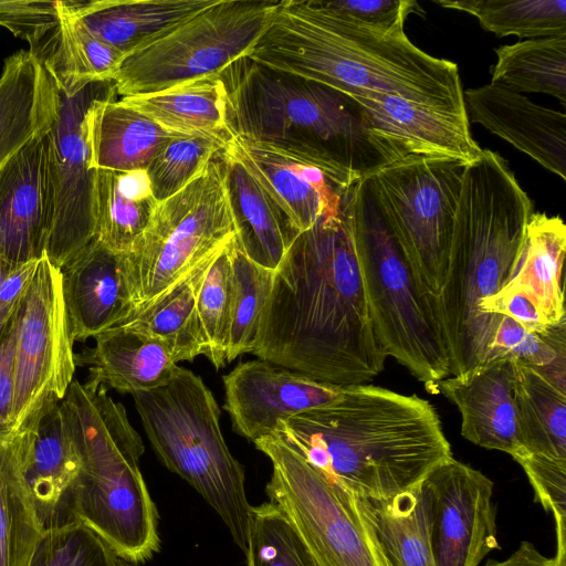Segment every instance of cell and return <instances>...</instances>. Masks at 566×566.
Segmentation results:
<instances>
[{"instance_id": "10", "label": "cell", "mask_w": 566, "mask_h": 566, "mask_svg": "<svg viewBox=\"0 0 566 566\" xmlns=\"http://www.w3.org/2000/svg\"><path fill=\"white\" fill-rule=\"evenodd\" d=\"M280 4L269 0H218L125 55L112 77L116 94H151L224 73L250 55Z\"/></svg>"}, {"instance_id": "30", "label": "cell", "mask_w": 566, "mask_h": 566, "mask_svg": "<svg viewBox=\"0 0 566 566\" xmlns=\"http://www.w3.org/2000/svg\"><path fill=\"white\" fill-rule=\"evenodd\" d=\"M566 226L559 216L533 212L512 276L504 287L528 296L548 325L565 318L563 263Z\"/></svg>"}, {"instance_id": "33", "label": "cell", "mask_w": 566, "mask_h": 566, "mask_svg": "<svg viewBox=\"0 0 566 566\" xmlns=\"http://www.w3.org/2000/svg\"><path fill=\"white\" fill-rule=\"evenodd\" d=\"M359 503L388 566H436L420 485L390 499H359Z\"/></svg>"}, {"instance_id": "27", "label": "cell", "mask_w": 566, "mask_h": 566, "mask_svg": "<svg viewBox=\"0 0 566 566\" xmlns=\"http://www.w3.org/2000/svg\"><path fill=\"white\" fill-rule=\"evenodd\" d=\"M224 180L235 223V243L254 263L275 271L300 234L252 175L221 150Z\"/></svg>"}, {"instance_id": "41", "label": "cell", "mask_w": 566, "mask_h": 566, "mask_svg": "<svg viewBox=\"0 0 566 566\" xmlns=\"http://www.w3.org/2000/svg\"><path fill=\"white\" fill-rule=\"evenodd\" d=\"M230 243L208 262L196 292V308L205 343L203 356L216 369L227 364L231 307Z\"/></svg>"}, {"instance_id": "13", "label": "cell", "mask_w": 566, "mask_h": 566, "mask_svg": "<svg viewBox=\"0 0 566 566\" xmlns=\"http://www.w3.org/2000/svg\"><path fill=\"white\" fill-rule=\"evenodd\" d=\"M62 272L46 253L36 262L21 304L14 350L12 433L31 429L65 397L75 371Z\"/></svg>"}, {"instance_id": "9", "label": "cell", "mask_w": 566, "mask_h": 566, "mask_svg": "<svg viewBox=\"0 0 566 566\" xmlns=\"http://www.w3.org/2000/svg\"><path fill=\"white\" fill-rule=\"evenodd\" d=\"M220 153L184 189L158 202L138 245L124 254L135 314L235 237Z\"/></svg>"}, {"instance_id": "25", "label": "cell", "mask_w": 566, "mask_h": 566, "mask_svg": "<svg viewBox=\"0 0 566 566\" xmlns=\"http://www.w3.org/2000/svg\"><path fill=\"white\" fill-rule=\"evenodd\" d=\"M88 369L92 386L122 394L151 390L169 382L179 366L161 342L116 326L95 337V345L74 355Z\"/></svg>"}, {"instance_id": "44", "label": "cell", "mask_w": 566, "mask_h": 566, "mask_svg": "<svg viewBox=\"0 0 566 566\" xmlns=\"http://www.w3.org/2000/svg\"><path fill=\"white\" fill-rule=\"evenodd\" d=\"M114 551L76 521L43 532L29 566H117Z\"/></svg>"}, {"instance_id": "43", "label": "cell", "mask_w": 566, "mask_h": 566, "mask_svg": "<svg viewBox=\"0 0 566 566\" xmlns=\"http://www.w3.org/2000/svg\"><path fill=\"white\" fill-rule=\"evenodd\" d=\"M223 145L202 137L181 136L169 142L151 160L146 171L157 202L184 189Z\"/></svg>"}, {"instance_id": "51", "label": "cell", "mask_w": 566, "mask_h": 566, "mask_svg": "<svg viewBox=\"0 0 566 566\" xmlns=\"http://www.w3.org/2000/svg\"><path fill=\"white\" fill-rule=\"evenodd\" d=\"M117 566H138V565L129 563V562H126V560L120 559V558H117Z\"/></svg>"}, {"instance_id": "19", "label": "cell", "mask_w": 566, "mask_h": 566, "mask_svg": "<svg viewBox=\"0 0 566 566\" xmlns=\"http://www.w3.org/2000/svg\"><path fill=\"white\" fill-rule=\"evenodd\" d=\"M48 133L31 139L0 169V256L17 266L45 253L52 227Z\"/></svg>"}, {"instance_id": "6", "label": "cell", "mask_w": 566, "mask_h": 566, "mask_svg": "<svg viewBox=\"0 0 566 566\" xmlns=\"http://www.w3.org/2000/svg\"><path fill=\"white\" fill-rule=\"evenodd\" d=\"M224 77L232 136L302 151L325 165L343 188L371 176L386 161L359 105L321 83L250 59Z\"/></svg>"}, {"instance_id": "24", "label": "cell", "mask_w": 566, "mask_h": 566, "mask_svg": "<svg viewBox=\"0 0 566 566\" xmlns=\"http://www.w3.org/2000/svg\"><path fill=\"white\" fill-rule=\"evenodd\" d=\"M218 0H64L90 34L124 56L214 4Z\"/></svg>"}, {"instance_id": "50", "label": "cell", "mask_w": 566, "mask_h": 566, "mask_svg": "<svg viewBox=\"0 0 566 566\" xmlns=\"http://www.w3.org/2000/svg\"><path fill=\"white\" fill-rule=\"evenodd\" d=\"M483 566H565L555 557H546L531 542H521L517 549L504 560H488Z\"/></svg>"}, {"instance_id": "20", "label": "cell", "mask_w": 566, "mask_h": 566, "mask_svg": "<svg viewBox=\"0 0 566 566\" xmlns=\"http://www.w3.org/2000/svg\"><path fill=\"white\" fill-rule=\"evenodd\" d=\"M15 434L21 474L42 533L76 522L72 490L80 458L61 402Z\"/></svg>"}, {"instance_id": "38", "label": "cell", "mask_w": 566, "mask_h": 566, "mask_svg": "<svg viewBox=\"0 0 566 566\" xmlns=\"http://www.w3.org/2000/svg\"><path fill=\"white\" fill-rule=\"evenodd\" d=\"M446 9L475 17L497 36L538 39L566 35L565 0H439Z\"/></svg>"}, {"instance_id": "45", "label": "cell", "mask_w": 566, "mask_h": 566, "mask_svg": "<svg viewBox=\"0 0 566 566\" xmlns=\"http://www.w3.org/2000/svg\"><path fill=\"white\" fill-rule=\"evenodd\" d=\"M313 1L323 11L382 36L405 33L410 14H424L413 0Z\"/></svg>"}, {"instance_id": "32", "label": "cell", "mask_w": 566, "mask_h": 566, "mask_svg": "<svg viewBox=\"0 0 566 566\" xmlns=\"http://www.w3.org/2000/svg\"><path fill=\"white\" fill-rule=\"evenodd\" d=\"M61 9L59 24L29 50L64 92L92 82L112 81L124 55L90 34L70 15L64 0Z\"/></svg>"}, {"instance_id": "2", "label": "cell", "mask_w": 566, "mask_h": 566, "mask_svg": "<svg viewBox=\"0 0 566 566\" xmlns=\"http://www.w3.org/2000/svg\"><path fill=\"white\" fill-rule=\"evenodd\" d=\"M326 478L359 499L385 500L418 488L452 457L433 406L371 385L282 420L275 430Z\"/></svg>"}, {"instance_id": "37", "label": "cell", "mask_w": 566, "mask_h": 566, "mask_svg": "<svg viewBox=\"0 0 566 566\" xmlns=\"http://www.w3.org/2000/svg\"><path fill=\"white\" fill-rule=\"evenodd\" d=\"M41 535L20 470L17 434L0 438V566H29Z\"/></svg>"}, {"instance_id": "1", "label": "cell", "mask_w": 566, "mask_h": 566, "mask_svg": "<svg viewBox=\"0 0 566 566\" xmlns=\"http://www.w3.org/2000/svg\"><path fill=\"white\" fill-rule=\"evenodd\" d=\"M349 188V187H348ZM348 188L301 232L274 271L252 354L339 387L384 368L354 245Z\"/></svg>"}, {"instance_id": "12", "label": "cell", "mask_w": 566, "mask_h": 566, "mask_svg": "<svg viewBox=\"0 0 566 566\" xmlns=\"http://www.w3.org/2000/svg\"><path fill=\"white\" fill-rule=\"evenodd\" d=\"M467 166L448 158L409 156L369 176L382 214L420 283L433 297L447 274Z\"/></svg>"}, {"instance_id": "7", "label": "cell", "mask_w": 566, "mask_h": 566, "mask_svg": "<svg viewBox=\"0 0 566 566\" xmlns=\"http://www.w3.org/2000/svg\"><path fill=\"white\" fill-rule=\"evenodd\" d=\"M352 231L375 335L387 356L431 391L450 376L433 296L420 283L376 198L370 177L348 188Z\"/></svg>"}, {"instance_id": "28", "label": "cell", "mask_w": 566, "mask_h": 566, "mask_svg": "<svg viewBox=\"0 0 566 566\" xmlns=\"http://www.w3.org/2000/svg\"><path fill=\"white\" fill-rule=\"evenodd\" d=\"M120 101L172 134L212 139L224 147L232 138L223 73Z\"/></svg>"}, {"instance_id": "49", "label": "cell", "mask_w": 566, "mask_h": 566, "mask_svg": "<svg viewBox=\"0 0 566 566\" xmlns=\"http://www.w3.org/2000/svg\"><path fill=\"white\" fill-rule=\"evenodd\" d=\"M481 310L486 314L511 317L531 332L541 333L551 326L528 296L509 287H503L497 294L485 301Z\"/></svg>"}, {"instance_id": "5", "label": "cell", "mask_w": 566, "mask_h": 566, "mask_svg": "<svg viewBox=\"0 0 566 566\" xmlns=\"http://www.w3.org/2000/svg\"><path fill=\"white\" fill-rule=\"evenodd\" d=\"M80 458L72 490L76 521L120 559L142 564L160 547L158 513L140 471L143 440L103 386L73 380L61 401Z\"/></svg>"}, {"instance_id": "21", "label": "cell", "mask_w": 566, "mask_h": 566, "mask_svg": "<svg viewBox=\"0 0 566 566\" xmlns=\"http://www.w3.org/2000/svg\"><path fill=\"white\" fill-rule=\"evenodd\" d=\"M515 361L509 356L491 358L475 368L437 381L441 392L461 415V434L470 442L510 454L527 453L520 440L515 410Z\"/></svg>"}, {"instance_id": "39", "label": "cell", "mask_w": 566, "mask_h": 566, "mask_svg": "<svg viewBox=\"0 0 566 566\" xmlns=\"http://www.w3.org/2000/svg\"><path fill=\"white\" fill-rule=\"evenodd\" d=\"M230 262L231 307L227 363L242 354L252 353L274 276V271L250 260L234 239L230 243Z\"/></svg>"}, {"instance_id": "48", "label": "cell", "mask_w": 566, "mask_h": 566, "mask_svg": "<svg viewBox=\"0 0 566 566\" xmlns=\"http://www.w3.org/2000/svg\"><path fill=\"white\" fill-rule=\"evenodd\" d=\"M36 262L17 266L0 256V340L19 316Z\"/></svg>"}, {"instance_id": "15", "label": "cell", "mask_w": 566, "mask_h": 566, "mask_svg": "<svg viewBox=\"0 0 566 566\" xmlns=\"http://www.w3.org/2000/svg\"><path fill=\"white\" fill-rule=\"evenodd\" d=\"M436 566H479L500 549L493 482L454 458L420 484Z\"/></svg>"}, {"instance_id": "11", "label": "cell", "mask_w": 566, "mask_h": 566, "mask_svg": "<svg viewBox=\"0 0 566 566\" xmlns=\"http://www.w3.org/2000/svg\"><path fill=\"white\" fill-rule=\"evenodd\" d=\"M253 443L272 463L269 502L286 517L316 566H388L357 496L276 433Z\"/></svg>"}, {"instance_id": "23", "label": "cell", "mask_w": 566, "mask_h": 566, "mask_svg": "<svg viewBox=\"0 0 566 566\" xmlns=\"http://www.w3.org/2000/svg\"><path fill=\"white\" fill-rule=\"evenodd\" d=\"M468 119L478 123L566 179V115L489 83L465 92Z\"/></svg>"}, {"instance_id": "14", "label": "cell", "mask_w": 566, "mask_h": 566, "mask_svg": "<svg viewBox=\"0 0 566 566\" xmlns=\"http://www.w3.org/2000/svg\"><path fill=\"white\" fill-rule=\"evenodd\" d=\"M59 103L49 137L53 219L45 253L66 265L94 239V187L88 114L101 98L115 96L113 81L88 83L73 92L57 87Z\"/></svg>"}, {"instance_id": "47", "label": "cell", "mask_w": 566, "mask_h": 566, "mask_svg": "<svg viewBox=\"0 0 566 566\" xmlns=\"http://www.w3.org/2000/svg\"><path fill=\"white\" fill-rule=\"evenodd\" d=\"M61 1L0 0V25L36 45L60 22Z\"/></svg>"}, {"instance_id": "26", "label": "cell", "mask_w": 566, "mask_h": 566, "mask_svg": "<svg viewBox=\"0 0 566 566\" xmlns=\"http://www.w3.org/2000/svg\"><path fill=\"white\" fill-rule=\"evenodd\" d=\"M57 103L54 78L30 50L6 59L0 75V169L31 139L50 130Z\"/></svg>"}, {"instance_id": "34", "label": "cell", "mask_w": 566, "mask_h": 566, "mask_svg": "<svg viewBox=\"0 0 566 566\" xmlns=\"http://www.w3.org/2000/svg\"><path fill=\"white\" fill-rule=\"evenodd\" d=\"M515 369L516 421L524 450L566 461V391L528 365L515 361Z\"/></svg>"}, {"instance_id": "4", "label": "cell", "mask_w": 566, "mask_h": 566, "mask_svg": "<svg viewBox=\"0 0 566 566\" xmlns=\"http://www.w3.org/2000/svg\"><path fill=\"white\" fill-rule=\"evenodd\" d=\"M533 212L532 200L497 153L483 149L465 167L448 270L433 297L450 376L489 359L501 315L481 306L510 281Z\"/></svg>"}, {"instance_id": "31", "label": "cell", "mask_w": 566, "mask_h": 566, "mask_svg": "<svg viewBox=\"0 0 566 566\" xmlns=\"http://www.w3.org/2000/svg\"><path fill=\"white\" fill-rule=\"evenodd\" d=\"M157 206L146 170L96 169L94 239L114 253H132Z\"/></svg>"}, {"instance_id": "36", "label": "cell", "mask_w": 566, "mask_h": 566, "mask_svg": "<svg viewBox=\"0 0 566 566\" xmlns=\"http://www.w3.org/2000/svg\"><path fill=\"white\" fill-rule=\"evenodd\" d=\"M491 83L542 93L566 104V35L528 39L495 49Z\"/></svg>"}, {"instance_id": "40", "label": "cell", "mask_w": 566, "mask_h": 566, "mask_svg": "<svg viewBox=\"0 0 566 566\" xmlns=\"http://www.w3.org/2000/svg\"><path fill=\"white\" fill-rule=\"evenodd\" d=\"M565 333V318L537 333L527 331L511 317L501 315L490 345L489 359L509 356L537 369L555 386L566 391Z\"/></svg>"}, {"instance_id": "46", "label": "cell", "mask_w": 566, "mask_h": 566, "mask_svg": "<svg viewBox=\"0 0 566 566\" xmlns=\"http://www.w3.org/2000/svg\"><path fill=\"white\" fill-rule=\"evenodd\" d=\"M534 489L536 501L553 514L557 551L554 556L566 565V461L525 453L515 459Z\"/></svg>"}, {"instance_id": "16", "label": "cell", "mask_w": 566, "mask_h": 566, "mask_svg": "<svg viewBox=\"0 0 566 566\" xmlns=\"http://www.w3.org/2000/svg\"><path fill=\"white\" fill-rule=\"evenodd\" d=\"M363 109L370 136L386 165L405 157L448 158L470 165L483 148L473 139L467 115L413 103L397 95H347Z\"/></svg>"}, {"instance_id": "29", "label": "cell", "mask_w": 566, "mask_h": 566, "mask_svg": "<svg viewBox=\"0 0 566 566\" xmlns=\"http://www.w3.org/2000/svg\"><path fill=\"white\" fill-rule=\"evenodd\" d=\"M88 137L94 169L146 170L172 139V134L115 96L94 103L88 114Z\"/></svg>"}, {"instance_id": "18", "label": "cell", "mask_w": 566, "mask_h": 566, "mask_svg": "<svg viewBox=\"0 0 566 566\" xmlns=\"http://www.w3.org/2000/svg\"><path fill=\"white\" fill-rule=\"evenodd\" d=\"M223 150L252 175L300 233L340 205L346 188L325 165L302 151L240 135H233Z\"/></svg>"}, {"instance_id": "3", "label": "cell", "mask_w": 566, "mask_h": 566, "mask_svg": "<svg viewBox=\"0 0 566 566\" xmlns=\"http://www.w3.org/2000/svg\"><path fill=\"white\" fill-rule=\"evenodd\" d=\"M248 59L345 95L392 94L467 115L455 63L419 49L406 32L376 34L323 11L313 0L281 1Z\"/></svg>"}, {"instance_id": "22", "label": "cell", "mask_w": 566, "mask_h": 566, "mask_svg": "<svg viewBox=\"0 0 566 566\" xmlns=\"http://www.w3.org/2000/svg\"><path fill=\"white\" fill-rule=\"evenodd\" d=\"M61 272L73 342L95 338L135 314L124 254L93 239Z\"/></svg>"}, {"instance_id": "17", "label": "cell", "mask_w": 566, "mask_h": 566, "mask_svg": "<svg viewBox=\"0 0 566 566\" xmlns=\"http://www.w3.org/2000/svg\"><path fill=\"white\" fill-rule=\"evenodd\" d=\"M223 385L233 430L252 442L275 432L282 420L325 406L343 391L263 359L240 363L223 377Z\"/></svg>"}, {"instance_id": "8", "label": "cell", "mask_w": 566, "mask_h": 566, "mask_svg": "<svg viewBox=\"0 0 566 566\" xmlns=\"http://www.w3.org/2000/svg\"><path fill=\"white\" fill-rule=\"evenodd\" d=\"M163 464L213 509L245 554L252 505L245 475L220 428V409L202 378L179 367L166 385L132 395Z\"/></svg>"}, {"instance_id": "35", "label": "cell", "mask_w": 566, "mask_h": 566, "mask_svg": "<svg viewBox=\"0 0 566 566\" xmlns=\"http://www.w3.org/2000/svg\"><path fill=\"white\" fill-rule=\"evenodd\" d=\"M211 259L118 326L164 343L177 364L203 355L205 343L196 308V292L200 276Z\"/></svg>"}, {"instance_id": "42", "label": "cell", "mask_w": 566, "mask_h": 566, "mask_svg": "<svg viewBox=\"0 0 566 566\" xmlns=\"http://www.w3.org/2000/svg\"><path fill=\"white\" fill-rule=\"evenodd\" d=\"M248 566H316L297 533L270 502L251 507Z\"/></svg>"}]
</instances>
